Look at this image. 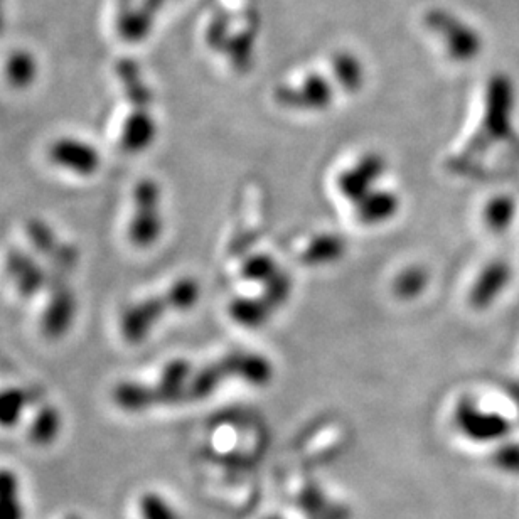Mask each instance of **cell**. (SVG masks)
I'll return each instance as SVG.
<instances>
[{
  "label": "cell",
  "instance_id": "cell-6",
  "mask_svg": "<svg viewBox=\"0 0 519 519\" xmlns=\"http://www.w3.org/2000/svg\"><path fill=\"white\" fill-rule=\"evenodd\" d=\"M48 304L44 307L39 327L44 338L61 339L70 332L78 314V299L71 287L70 275L49 270Z\"/></svg>",
  "mask_w": 519,
  "mask_h": 519
},
{
  "label": "cell",
  "instance_id": "cell-7",
  "mask_svg": "<svg viewBox=\"0 0 519 519\" xmlns=\"http://www.w3.org/2000/svg\"><path fill=\"white\" fill-rule=\"evenodd\" d=\"M167 311H174L167 294L149 297V299L130 304L129 307H125L118 319L120 336L127 344L135 346V344L144 343Z\"/></svg>",
  "mask_w": 519,
  "mask_h": 519
},
{
  "label": "cell",
  "instance_id": "cell-20",
  "mask_svg": "<svg viewBox=\"0 0 519 519\" xmlns=\"http://www.w3.org/2000/svg\"><path fill=\"white\" fill-rule=\"evenodd\" d=\"M137 513L140 519H182L179 509L171 499L157 491H147L137 501Z\"/></svg>",
  "mask_w": 519,
  "mask_h": 519
},
{
  "label": "cell",
  "instance_id": "cell-8",
  "mask_svg": "<svg viewBox=\"0 0 519 519\" xmlns=\"http://www.w3.org/2000/svg\"><path fill=\"white\" fill-rule=\"evenodd\" d=\"M48 161L75 176H95L102 169V154L95 145L76 137H59L48 147Z\"/></svg>",
  "mask_w": 519,
  "mask_h": 519
},
{
  "label": "cell",
  "instance_id": "cell-5",
  "mask_svg": "<svg viewBox=\"0 0 519 519\" xmlns=\"http://www.w3.org/2000/svg\"><path fill=\"white\" fill-rule=\"evenodd\" d=\"M134 211L127 226V236L135 248H152L161 240L164 231L162 220V189L159 182L149 177L140 179L132 191Z\"/></svg>",
  "mask_w": 519,
  "mask_h": 519
},
{
  "label": "cell",
  "instance_id": "cell-16",
  "mask_svg": "<svg viewBox=\"0 0 519 519\" xmlns=\"http://www.w3.org/2000/svg\"><path fill=\"white\" fill-rule=\"evenodd\" d=\"M117 78L124 91L125 100L132 108H150L152 91L145 81L142 70L135 61L125 59L117 65Z\"/></svg>",
  "mask_w": 519,
  "mask_h": 519
},
{
  "label": "cell",
  "instance_id": "cell-14",
  "mask_svg": "<svg viewBox=\"0 0 519 519\" xmlns=\"http://www.w3.org/2000/svg\"><path fill=\"white\" fill-rule=\"evenodd\" d=\"M24 484L12 467H0V519H26Z\"/></svg>",
  "mask_w": 519,
  "mask_h": 519
},
{
  "label": "cell",
  "instance_id": "cell-19",
  "mask_svg": "<svg viewBox=\"0 0 519 519\" xmlns=\"http://www.w3.org/2000/svg\"><path fill=\"white\" fill-rule=\"evenodd\" d=\"M166 2H169V0H144L142 9L125 17L124 26H122V33L125 34V38H144L145 34L149 33L150 26H152V19H154L152 16H156L157 12L166 6Z\"/></svg>",
  "mask_w": 519,
  "mask_h": 519
},
{
  "label": "cell",
  "instance_id": "cell-17",
  "mask_svg": "<svg viewBox=\"0 0 519 519\" xmlns=\"http://www.w3.org/2000/svg\"><path fill=\"white\" fill-rule=\"evenodd\" d=\"M112 400L120 410L127 413H142L157 405L154 388L135 381L118 383L113 388Z\"/></svg>",
  "mask_w": 519,
  "mask_h": 519
},
{
  "label": "cell",
  "instance_id": "cell-12",
  "mask_svg": "<svg viewBox=\"0 0 519 519\" xmlns=\"http://www.w3.org/2000/svg\"><path fill=\"white\" fill-rule=\"evenodd\" d=\"M511 267L506 262H494L487 265L481 272V277L472 287L471 304L474 309H486L503 294L511 280Z\"/></svg>",
  "mask_w": 519,
  "mask_h": 519
},
{
  "label": "cell",
  "instance_id": "cell-18",
  "mask_svg": "<svg viewBox=\"0 0 519 519\" xmlns=\"http://www.w3.org/2000/svg\"><path fill=\"white\" fill-rule=\"evenodd\" d=\"M6 78L17 90H24L33 85L38 78V63L33 54L26 53V51L11 54L6 65Z\"/></svg>",
  "mask_w": 519,
  "mask_h": 519
},
{
  "label": "cell",
  "instance_id": "cell-4",
  "mask_svg": "<svg viewBox=\"0 0 519 519\" xmlns=\"http://www.w3.org/2000/svg\"><path fill=\"white\" fill-rule=\"evenodd\" d=\"M514 90L508 76L487 81L479 129L467 147L469 156H481L484 149L503 144L513 135Z\"/></svg>",
  "mask_w": 519,
  "mask_h": 519
},
{
  "label": "cell",
  "instance_id": "cell-11",
  "mask_svg": "<svg viewBox=\"0 0 519 519\" xmlns=\"http://www.w3.org/2000/svg\"><path fill=\"white\" fill-rule=\"evenodd\" d=\"M457 425L466 437L481 442L498 439L508 430L506 418L499 417L498 413L482 412L469 402H462L457 410Z\"/></svg>",
  "mask_w": 519,
  "mask_h": 519
},
{
  "label": "cell",
  "instance_id": "cell-3",
  "mask_svg": "<svg viewBox=\"0 0 519 519\" xmlns=\"http://www.w3.org/2000/svg\"><path fill=\"white\" fill-rule=\"evenodd\" d=\"M418 29L430 48L450 65H469L484 49L481 31L447 6L425 7L418 17Z\"/></svg>",
  "mask_w": 519,
  "mask_h": 519
},
{
  "label": "cell",
  "instance_id": "cell-13",
  "mask_svg": "<svg viewBox=\"0 0 519 519\" xmlns=\"http://www.w3.org/2000/svg\"><path fill=\"white\" fill-rule=\"evenodd\" d=\"M65 418L58 407L43 405L27 423V439L36 447H49L61 437Z\"/></svg>",
  "mask_w": 519,
  "mask_h": 519
},
{
  "label": "cell",
  "instance_id": "cell-22",
  "mask_svg": "<svg viewBox=\"0 0 519 519\" xmlns=\"http://www.w3.org/2000/svg\"><path fill=\"white\" fill-rule=\"evenodd\" d=\"M26 235L27 240L33 245L34 250H36L39 255H43V257H53V253L56 252V248H58L59 243H61L56 233H54L53 228H51L48 223L38 220V218H34V220L27 223Z\"/></svg>",
  "mask_w": 519,
  "mask_h": 519
},
{
  "label": "cell",
  "instance_id": "cell-15",
  "mask_svg": "<svg viewBox=\"0 0 519 519\" xmlns=\"http://www.w3.org/2000/svg\"><path fill=\"white\" fill-rule=\"evenodd\" d=\"M34 402L36 396H33V391L22 386L0 388V429L12 430L19 427Z\"/></svg>",
  "mask_w": 519,
  "mask_h": 519
},
{
  "label": "cell",
  "instance_id": "cell-1",
  "mask_svg": "<svg viewBox=\"0 0 519 519\" xmlns=\"http://www.w3.org/2000/svg\"><path fill=\"white\" fill-rule=\"evenodd\" d=\"M366 81L368 68L361 54L338 46L285 75L273 86L272 98L280 108L290 112H326L341 98L358 95Z\"/></svg>",
  "mask_w": 519,
  "mask_h": 519
},
{
  "label": "cell",
  "instance_id": "cell-23",
  "mask_svg": "<svg viewBox=\"0 0 519 519\" xmlns=\"http://www.w3.org/2000/svg\"><path fill=\"white\" fill-rule=\"evenodd\" d=\"M0 2H2V0H0ZM2 27H4V17H2V12H0V29H2Z\"/></svg>",
  "mask_w": 519,
  "mask_h": 519
},
{
  "label": "cell",
  "instance_id": "cell-10",
  "mask_svg": "<svg viewBox=\"0 0 519 519\" xmlns=\"http://www.w3.org/2000/svg\"><path fill=\"white\" fill-rule=\"evenodd\" d=\"M157 122L150 108H132L120 129V147L127 154H142L156 142Z\"/></svg>",
  "mask_w": 519,
  "mask_h": 519
},
{
  "label": "cell",
  "instance_id": "cell-9",
  "mask_svg": "<svg viewBox=\"0 0 519 519\" xmlns=\"http://www.w3.org/2000/svg\"><path fill=\"white\" fill-rule=\"evenodd\" d=\"M4 272L22 299H34L49 287V270H44L36 258L22 250H9L4 258Z\"/></svg>",
  "mask_w": 519,
  "mask_h": 519
},
{
  "label": "cell",
  "instance_id": "cell-21",
  "mask_svg": "<svg viewBox=\"0 0 519 519\" xmlns=\"http://www.w3.org/2000/svg\"><path fill=\"white\" fill-rule=\"evenodd\" d=\"M516 216V204L509 196L491 199L484 208V223L493 233L508 230Z\"/></svg>",
  "mask_w": 519,
  "mask_h": 519
},
{
  "label": "cell",
  "instance_id": "cell-2",
  "mask_svg": "<svg viewBox=\"0 0 519 519\" xmlns=\"http://www.w3.org/2000/svg\"><path fill=\"white\" fill-rule=\"evenodd\" d=\"M262 36L260 0H211L199 26L206 53L236 76L253 70Z\"/></svg>",
  "mask_w": 519,
  "mask_h": 519
}]
</instances>
